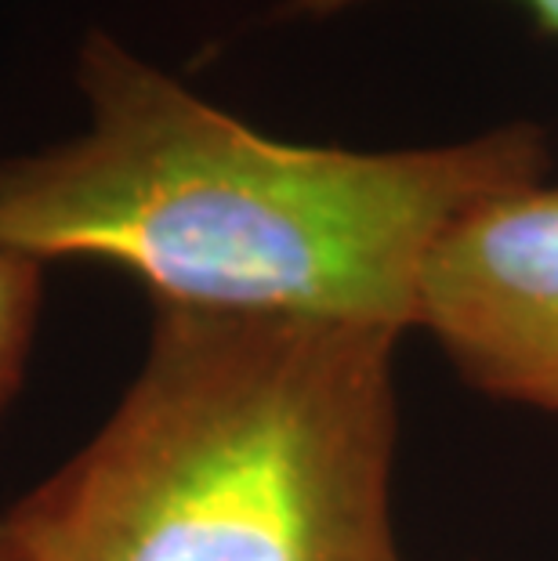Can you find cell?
<instances>
[{
  "mask_svg": "<svg viewBox=\"0 0 558 561\" xmlns=\"http://www.w3.org/2000/svg\"><path fill=\"white\" fill-rule=\"evenodd\" d=\"M77 83L88 130L0 160V240L110 261L152 305L413 330L439 236L548 171L533 124L396 152L269 138L105 33Z\"/></svg>",
  "mask_w": 558,
  "mask_h": 561,
  "instance_id": "6da1fadb",
  "label": "cell"
},
{
  "mask_svg": "<svg viewBox=\"0 0 558 561\" xmlns=\"http://www.w3.org/2000/svg\"><path fill=\"white\" fill-rule=\"evenodd\" d=\"M399 337L152 305L121 402L0 525L26 561H402Z\"/></svg>",
  "mask_w": 558,
  "mask_h": 561,
  "instance_id": "7a4b0ae2",
  "label": "cell"
},
{
  "mask_svg": "<svg viewBox=\"0 0 558 561\" xmlns=\"http://www.w3.org/2000/svg\"><path fill=\"white\" fill-rule=\"evenodd\" d=\"M418 330L475 388L558 413V182L497 193L439 236Z\"/></svg>",
  "mask_w": 558,
  "mask_h": 561,
  "instance_id": "3957f363",
  "label": "cell"
},
{
  "mask_svg": "<svg viewBox=\"0 0 558 561\" xmlns=\"http://www.w3.org/2000/svg\"><path fill=\"white\" fill-rule=\"evenodd\" d=\"M44 261L0 240V421L26 380L44 308Z\"/></svg>",
  "mask_w": 558,
  "mask_h": 561,
  "instance_id": "277c9868",
  "label": "cell"
},
{
  "mask_svg": "<svg viewBox=\"0 0 558 561\" xmlns=\"http://www.w3.org/2000/svg\"><path fill=\"white\" fill-rule=\"evenodd\" d=\"M352 4H363V0H287V11H301V15H330V11H341ZM522 4H529V11L537 15L540 26L558 37V0H522Z\"/></svg>",
  "mask_w": 558,
  "mask_h": 561,
  "instance_id": "5b68a950",
  "label": "cell"
},
{
  "mask_svg": "<svg viewBox=\"0 0 558 561\" xmlns=\"http://www.w3.org/2000/svg\"><path fill=\"white\" fill-rule=\"evenodd\" d=\"M0 561H26V554L19 551V543L11 540L4 525H0Z\"/></svg>",
  "mask_w": 558,
  "mask_h": 561,
  "instance_id": "8992f818",
  "label": "cell"
}]
</instances>
